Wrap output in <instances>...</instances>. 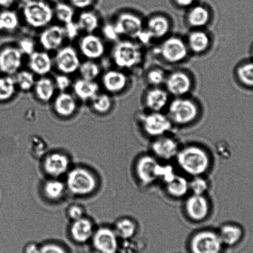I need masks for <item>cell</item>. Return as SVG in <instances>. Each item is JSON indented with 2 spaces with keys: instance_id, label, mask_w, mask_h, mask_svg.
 <instances>
[{
  "instance_id": "f6af8a7d",
  "label": "cell",
  "mask_w": 253,
  "mask_h": 253,
  "mask_svg": "<svg viewBox=\"0 0 253 253\" xmlns=\"http://www.w3.org/2000/svg\"><path fill=\"white\" fill-rule=\"evenodd\" d=\"M19 48L23 54L30 55L35 51V44L31 39H24L19 42Z\"/></svg>"
},
{
  "instance_id": "8d00e7d4",
  "label": "cell",
  "mask_w": 253,
  "mask_h": 253,
  "mask_svg": "<svg viewBox=\"0 0 253 253\" xmlns=\"http://www.w3.org/2000/svg\"><path fill=\"white\" fill-rule=\"evenodd\" d=\"M19 19L13 11L5 10L0 13V32H11L18 28Z\"/></svg>"
},
{
  "instance_id": "e575fe53",
  "label": "cell",
  "mask_w": 253,
  "mask_h": 253,
  "mask_svg": "<svg viewBox=\"0 0 253 253\" xmlns=\"http://www.w3.org/2000/svg\"><path fill=\"white\" fill-rule=\"evenodd\" d=\"M78 25L81 31L92 34L99 28L100 20L97 14L92 11H83L79 16Z\"/></svg>"
},
{
  "instance_id": "b9f144b4",
  "label": "cell",
  "mask_w": 253,
  "mask_h": 253,
  "mask_svg": "<svg viewBox=\"0 0 253 253\" xmlns=\"http://www.w3.org/2000/svg\"><path fill=\"white\" fill-rule=\"evenodd\" d=\"M79 71L84 80L94 81L100 75L99 65L92 61H87L81 64Z\"/></svg>"
},
{
  "instance_id": "4fadbf2b",
  "label": "cell",
  "mask_w": 253,
  "mask_h": 253,
  "mask_svg": "<svg viewBox=\"0 0 253 253\" xmlns=\"http://www.w3.org/2000/svg\"><path fill=\"white\" fill-rule=\"evenodd\" d=\"M171 97L164 87H148L142 97L144 110L164 112L168 107Z\"/></svg>"
},
{
  "instance_id": "11a10c76",
  "label": "cell",
  "mask_w": 253,
  "mask_h": 253,
  "mask_svg": "<svg viewBox=\"0 0 253 253\" xmlns=\"http://www.w3.org/2000/svg\"><path fill=\"white\" fill-rule=\"evenodd\" d=\"M22 1H23L25 2V3H26V2L28 1L29 0H22Z\"/></svg>"
},
{
  "instance_id": "4dcf8cb0",
  "label": "cell",
  "mask_w": 253,
  "mask_h": 253,
  "mask_svg": "<svg viewBox=\"0 0 253 253\" xmlns=\"http://www.w3.org/2000/svg\"><path fill=\"white\" fill-rule=\"evenodd\" d=\"M34 89L39 100L43 102H48L55 95L56 86L51 79L43 77L36 81Z\"/></svg>"
},
{
  "instance_id": "8992f818",
  "label": "cell",
  "mask_w": 253,
  "mask_h": 253,
  "mask_svg": "<svg viewBox=\"0 0 253 253\" xmlns=\"http://www.w3.org/2000/svg\"><path fill=\"white\" fill-rule=\"evenodd\" d=\"M195 85V79L190 71L175 68L168 71L164 87L171 97H178L191 95Z\"/></svg>"
},
{
  "instance_id": "9f6ffc18",
  "label": "cell",
  "mask_w": 253,
  "mask_h": 253,
  "mask_svg": "<svg viewBox=\"0 0 253 253\" xmlns=\"http://www.w3.org/2000/svg\"><path fill=\"white\" fill-rule=\"evenodd\" d=\"M252 54H253V50H252Z\"/></svg>"
},
{
  "instance_id": "bcb514c9",
  "label": "cell",
  "mask_w": 253,
  "mask_h": 253,
  "mask_svg": "<svg viewBox=\"0 0 253 253\" xmlns=\"http://www.w3.org/2000/svg\"><path fill=\"white\" fill-rule=\"evenodd\" d=\"M103 33L105 38L110 41H117L120 38L116 29H115L114 23L106 24L103 29Z\"/></svg>"
},
{
  "instance_id": "d6a6232c",
  "label": "cell",
  "mask_w": 253,
  "mask_h": 253,
  "mask_svg": "<svg viewBox=\"0 0 253 253\" xmlns=\"http://www.w3.org/2000/svg\"><path fill=\"white\" fill-rule=\"evenodd\" d=\"M137 224L133 219L129 217L120 218L115 223L114 231L118 237L124 240L131 239L136 235L138 229Z\"/></svg>"
},
{
  "instance_id": "816d5d0a",
  "label": "cell",
  "mask_w": 253,
  "mask_h": 253,
  "mask_svg": "<svg viewBox=\"0 0 253 253\" xmlns=\"http://www.w3.org/2000/svg\"><path fill=\"white\" fill-rule=\"evenodd\" d=\"M172 1L174 5L177 8L186 10L197 3V0H172Z\"/></svg>"
},
{
  "instance_id": "cb8c5ba5",
  "label": "cell",
  "mask_w": 253,
  "mask_h": 253,
  "mask_svg": "<svg viewBox=\"0 0 253 253\" xmlns=\"http://www.w3.org/2000/svg\"><path fill=\"white\" fill-rule=\"evenodd\" d=\"M218 234L223 246L234 247L241 242L244 231L240 225L234 223H225L218 228Z\"/></svg>"
},
{
  "instance_id": "f5cc1de1",
  "label": "cell",
  "mask_w": 253,
  "mask_h": 253,
  "mask_svg": "<svg viewBox=\"0 0 253 253\" xmlns=\"http://www.w3.org/2000/svg\"><path fill=\"white\" fill-rule=\"evenodd\" d=\"M16 0H0V7L8 8L13 5Z\"/></svg>"
},
{
  "instance_id": "60d3db41",
  "label": "cell",
  "mask_w": 253,
  "mask_h": 253,
  "mask_svg": "<svg viewBox=\"0 0 253 253\" xmlns=\"http://www.w3.org/2000/svg\"><path fill=\"white\" fill-rule=\"evenodd\" d=\"M91 100L93 109L99 114H106L112 107V100L107 94H97Z\"/></svg>"
},
{
  "instance_id": "9c48e42d",
  "label": "cell",
  "mask_w": 253,
  "mask_h": 253,
  "mask_svg": "<svg viewBox=\"0 0 253 253\" xmlns=\"http://www.w3.org/2000/svg\"><path fill=\"white\" fill-rule=\"evenodd\" d=\"M223 247L217 232L212 230L198 231L190 242L191 253H220Z\"/></svg>"
},
{
  "instance_id": "ab89813d",
  "label": "cell",
  "mask_w": 253,
  "mask_h": 253,
  "mask_svg": "<svg viewBox=\"0 0 253 253\" xmlns=\"http://www.w3.org/2000/svg\"><path fill=\"white\" fill-rule=\"evenodd\" d=\"M14 80L16 86L24 92H28L33 89L36 82L33 73L28 71H21L17 73Z\"/></svg>"
},
{
  "instance_id": "ee69618b",
  "label": "cell",
  "mask_w": 253,
  "mask_h": 253,
  "mask_svg": "<svg viewBox=\"0 0 253 253\" xmlns=\"http://www.w3.org/2000/svg\"><path fill=\"white\" fill-rule=\"evenodd\" d=\"M56 88H58L61 92H65L70 87L71 82L70 79L66 75H59L56 76L55 80Z\"/></svg>"
},
{
  "instance_id": "7402d4cb",
  "label": "cell",
  "mask_w": 253,
  "mask_h": 253,
  "mask_svg": "<svg viewBox=\"0 0 253 253\" xmlns=\"http://www.w3.org/2000/svg\"><path fill=\"white\" fill-rule=\"evenodd\" d=\"M81 52L89 60H96L105 53V47L102 39L92 34H87L80 42Z\"/></svg>"
},
{
  "instance_id": "7a4b0ae2",
  "label": "cell",
  "mask_w": 253,
  "mask_h": 253,
  "mask_svg": "<svg viewBox=\"0 0 253 253\" xmlns=\"http://www.w3.org/2000/svg\"><path fill=\"white\" fill-rule=\"evenodd\" d=\"M201 107L198 100L188 96L173 97L166 110V114L174 125L188 126L197 121Z\"/></svg>"
},
{
  "instance_id": "5bb4252c",
  "label": "cell",
  "mask_w": 253,
  "mask_h": 253,
  "mask_svg": "<svg viewBox=\"0 0 253 253\" xmlns=\"http://www.w3.org/2000/svg\"><path fill=\"white\" fill-rule=\"evenodd\" d=\"M213 12L206 4L196 3L186 9L185 22L186 26L191 29L207 28L213 20Z\"/></svg>"
},
{
  "instance_id": "4316f807",
  "label": "cell",
  "mask_w": 253,
  "mask_h": 253,
  "mask_svg": "<svg viewBox=\"0 0 253 253\" xmlns=\"http://www.w3.org/2000/svg\"><path fill=\"white\" fill-rule=\"evenodd\" d=\"M53 109L58 115L63 117L71 116L77 109V103L72 95L61 92L54 100Z\"/></svg>"
},
{
  "instance_id": "5b68a950",
  "label": "cell",
  "mask_w": 253,
  "mask_h": 253,
  "mask_svg": "<svg viewBox=\"0 0 253 253\" xmlns=\"http://www.w3.org/2000/svg\"><path fill=\"white\" fill-rule=\"evenodd\" d=\"M137 121L144 134L154 139L169 134L173 126L164 112L144 110L137 115Z\"/></svg>"
},
{
  "instance_id": "8fae6325",
  "label": "cell",
  "mask_w": 253,
  "mask_h": 253,
  "mask_svg": "<svg viewBox=\"0 0 253 253\" xmlns=\"http://www.w3.org/2000/svg\"><path fill=\"white\" fill-rule=\"evenodd\" d=\"M66 181L69 190L77 195H89L96 186V180L94 175L86 169L83 168H76L71 170Z\"/></svg>"
},
{
  "instance_id": "f1b7e54d",
  "label": "cell",
  "mask_w": 253,
  "mask_h": 253,
  "mask_svg": "<svg viewBox=\"0 0 253 253\" xmlns=\"http://www.w3.org/2000/svg\"><path fill=\"white\" fill-rule=\"evenodd\" d=\"M71 233L76 242H87L93 233L92 223L89 220L84 217L76 220L71 226Z\"/></svg>"
},
{
  "instance_id": "c3c4849f",
  "label": "cell",
  "mask_w": 253,
  "mask_h": 253,
  "mask_svg": "<svg viewBox=\"0 0 253 253\" xmlns=\"http://www.w3.org/2000/svg\"><path fill=\"white\" fill-rule=\"evenodd\" d=\"M94 2V0H69V3L74 8L82 9L89 8Z\"/></svg>"
},
{
  "instance_id": "ffe728a7",
  "label": "cell",
  "mask_w": 253,
  "mask_h": 253,
  "mask_svg": "<svg viewBox=\"0 0 253 253\" xmlns=\"http://www.w3.org/2000/svg\"><path fill=\"white\" fill-rule=\"evenodd\" d=\"M103 85L107 91L112 94H119L129 87L130 78L122 70L107 71L102 78Z\"/></svg>"
},
{
  "instance_id": "6da1fadb",
  "label": "cell",
  "mask_w": 253,
  "mask_h": 253,
  "mask_svg": "<svg viewBox=\"0 0 253 253\" xmlns=\"http://www.w3.org/2000/svg\"><path fill=\"white\" fill-rule=\"evenodd\" d=\"M175 159L180 170L192 177L205 175L211 166L210 154L203 147L196 144L180 148Z\"/></svg>"
},
{
  "instance_id": "d6986e66",
  "label": "cell",
  "mask_w": 253,
  "mask_h": 253,
  "mask_svg": "<svg viewBox=\"0 0 253 253\" xmlns=\"http://www.w3.org/2000/svg\"><path fill=\"white\" fill-rule=\"evenodd\" d=\"M23 63V53L19 48L7 46L0 51V71L7 75L18 72Z\"/></svg>"
},
{
  "instance_id": "277c9868",
  "label": "cell",
  "mask_w": 253,
  "mask_h": 253,
  "mask_svg": "<svg viewBox=\"0 0 253 253\" xmlns=\"http://www.w3.org/2000/svg\"><path fill=\"white\" fill-rule=\"evenodd\" d=\"M144 46L132 39L118 42L112 51L115 65L122 70L138 68L144 61Z\"/></svg>"
},
{
  "instance_id": "e0dca14e",
  "label": "cell",
  "mask_w": 253,
  "mask_h": 253,
  "mask_svg": "<svg viewBox=\"0 0 253 253\" xmlns=\"http://www.w3.org/2000/svg\"><path fill=\"white\" fill-rule=\"evenodd\" d=\"M151 149L157 159L168 161L175 158L180 147L177 140L167 134L154 138Z\"/></svg>"
},
{
  "instance_id": "d4e9b609",
  "label": "cell",
  "mask_w": 253,
  "mask_h": 253,
  "mask_svg": "<svg viewBox=\"0 0 253 253\" xmlns=\"http://www.w3.org/2000/svg\"><path fill=\"white\" fill-rule=\"evenodd\" d=\"M53 63L50 55L45 51H34L29 56V66L32 72L39 76L50 73Z\"/></svg>"
},
{
  "instance_id": "f907efd6",
  "label": "cell",
  "mask_w": 253,
  "mask_h": 253,
  "mask_svg": "<svg viewBox=\"0 0 253 253\" xmlns=\"http://www.w3.org/2000/svg\"><path fill=\"white\" fill-rule=\"evenodd\" d=\"M84 211L82 208L78 206H71L68 210V215L73 220H78L83 217Z\"/></svg>"
},
{
  "instance_id": "f546056e",
  "label": "cell",
  "mask_w": 253,
  "mask_h": 253,
  "mask_svg": "<svg viewBox=\"0 0 253 253\" xmlns=\"http://www.w3.org/2000/svg\"><path fill=\"white\" fill-rule=\"evenodd\" d=\"M73 89L76 96L81 100L85 101L92 100L98 94L99 87L94 81L81 79L74 84Z\"/></svg>"
},
{
  "instance_id": "603a6c76",
  "label": "cell",
  "mask_w": 253,
  "mask_h": 253,
  "mask_svg": "<svg viewBox=\"0 0 253 253\" xmlns=\"http://www.w3.org/2000/svg\"><path fill=\"white\" fill-rule=\"evenodd\" d=\"M65 38V29L59 26H51L41 33L39 41L45 50L53 51L61 47Z\"/></svg>"
},
{
  "instance_id": "f35d334b",
  "label": "cell",
  "mask_w": 253,
  "mask_h": 253,
  "mask_svg": "<svg viewBox=\"0 0 253 253\" xmlns=\"http://www.w3.org/2000/svg\"><path fill=\"white\" fill-rule=\"evenodd\" d=\"M65 185L61 181L56 180L48 181L43 186V192L51 200H57L62 197L65 192Z\"/></svg>"
},
{
  "instance_id": "484cf974",
  "label": "cell",
  "mask_w": 253,
  "mask_h": 253,
  "mask_svg": "<svg viewBox=\"0 0 253 253\" xmlns=\"http://www.w3.org/2000/svg\"><path fill=\"white\" fill-rule=\"evenodd\" d=\"M69 164L68 158L65 155L53 153L46 157L44 161V169L48 175L59 176L67 171Z\"/></svg>"
},
{
  "instance_id": "83f0119b",
  "label": "cell",
  "mask_w": 253,
  "mask_h": 253,
  "mask_svg": "<svg viewBox=\"0 0 253 253\" xmlns=\"http://www.w3.org/2000/svg\"><path fill=\"white\" fill-rule=\"evenodd\" d=\"M167 193L175 199L186 197L190 192V181L183 176L176 175L165 183Z\"/></svg>"
},
{
  "instance_id": "ac0fdd59",
  "label": "cell",
  "mask_w": 253,
  "mask_h": 253,
  "mask_svg": "<svg viewBox=\"0 0 253 253\" xmlns=\"http://www.w3.org/2000/svg\"><path fill=\"white\" fill-rule=\"evenodd\" d=\"M55 62L58 70L66 75L76 72L81 65L77 51L71 46L60 48L55 56Z\"/></svg>"
},
{
  "instance_id": "9a60e30c",
  "label": "cell",
  "mask_w": 253,
  "mask_h": 253,
  "mask_svg": "<svg viewBox=\"0 0 253 253\" xmlns=\"http://www.w3.org/2000/svg\"><path fill=\"white\" fill-rule=\"evenodd\" d=\"M185 211L186 215L194 222H202L209 217L211 204L205 195L192 194L185 201Z\"/></svg>"
},
{
  "instance_id": "30bf717a",
  "label": "cell",
  "mask_w": 253,
  "mask_h": 253,
  "mask_svg": "<svg viewBox=\"0 0 253 253\" xmlns=\"http://www.w3.org/2000/svg\"><path fill=\"white\" fill-rule=\"evenodd\" d=\"M145 19L139 14L132 11H125L117 16L114 23L119 36L136 40L144 28Z\"/></svg>"
},
{
  "instance_id": "7dc6e473",
  "label": "cell",
  "mask_w": 253,
  "mask_h": 253,
  "mask_svg": "<svg viewBox=\"0 0 253 253\" xmlns=\"http://www.w3.org/2000/svg\"><path fill=\"white\" fill-rule=\"evenodd\" d=\"M65 31L66 37H67L70 40H73L78 36L80 33V29L79 28L78 24L74 23L73 21L71 23L65 24Z\"/></svg>"
},
{
  "instance_id": "ba28073f",
  "label": "cell",
  "mask_w": 253,
  "mask_h": 253,
  "mask_svg": "<svg viewBox=\"0 0 253 253\" xmlns=\"http://www.w3.org/2000/svg\"><path fill=\"white\" fill-rule=\"evenodd\" d=\"M163 164L153 155H144L137 160L135 173L139 183L147 186L161 180Z\"/></svg>"
},
{
  "instance_id": "52a82bcc",
  "label": "cell",
  "mask_w": 253,
  "mask_h": 253,
  "mask_svg": "<svg viewBox=\"0 0 253 253\" xmlns=\"http://www.w3.org/2000/svg\"><path fill=\"white\" fill-rule=\"evenodd\" d=\"M24 19L33 28L48 25L54 18L53 8L46 0H29L23 8Z\"/></svg>"
},
{
  "instance_id": "7bdbcfd3",
  "label": "cell",
  "mask_w": 253,
  "mask_h": 253,
  "mask_svg": "<svg viewBox=\"0 0 253 253\" xmlns=\"http://www.w3.org/2000/svg\"><path fill=\"white\" fill-rule=\"evenodd\" d=\"M208 189V181L204 176H195L190 181V190L192 194L205 195Z\"/></svg>"
},
{
  "instance_id": "7c38bea8",
  "label": "cell",
  "mask_w": 253,
  "mask_h": 253,
  "mask_svg": "<svg viewBox=\"0 0 253 253\" xmlns=\"http://www.w3.org/2000/svg\"><path fill=\"white\" fill-rule=\"evenodd\" d=\"M172 27V21L164 13L151 14L144 21V29L156 42L170 35Z\"/></svg>"
},
{
  "instance_id": "1f68e13d",
  "label": "cell",
  "mask_w": 253,
  "mask_h": 253,
  "mask_svg": "<svg viewBox=\"0 0 253 253\" xmlns=\"http://www.w3.org/2000/svg\"><path fill=\"white\" fill-rule=\"evenodd\" d=\"M235 78L240 84L253 88V61H245L237 65Z\"/></svg>"
},
{
  "instance_id": "2e32d148",
  "label": "cell",
  "mask_w": 253,
  "mask_h": 253,
  "mask_svg": "<svg viewBox=\"0 0 253 253\" xmlns=\"http://www.w3.org/2000/svg\"><path fill=\"white\" fill-rule=\"evenodd\" d=\"M185 38L191 55H205L212 47V36L206 29H191Z\"/></svg>"
},
{
  "instance_id": "d590c367",
  "label": "cell",
  "mask_w": 253,
  "mask_h": 253,
  "mask_svg": "<svg viewBox=\"0 0 253 253\" xmlns=\"http://www.w3.org/2000/svg\"><path fill=\"white\" fill-rule=\"evenodd\" d=\"M53 10L54 15L61 23L66 24L73 21L75 11L74 7L70 3L58 2L53 8Z\"/></svg>"
},
{
  "instance_id": "db71d44e",
  "label": "cell",
  "mask_w": 253,
  "mask_h": 253,
  "mask_svg": "<svg viewBox=\"0 0 253 253\" xmlns=\"http://www.w3.org/2000/svg\"><path fill=\"white\" fill-rule=\"evenodd\" d=\"M40 249L36 245L30 244L26 247V253H39Z\"/></svg>"
},
{
  "instance_id": "74e56055",
  "label": "cell",
  "mask_w": 253,
  "mask_h": 253,
  "mask_svg": "<svg viewBox=\"0 0 253 253\" xmlns=\"http://www.w3.org/2000/svg\"><path fill=\"white\" fill-rule=\"evenodd\" d=\"M15 80L10 76L0 78V101H6L11 99L15 94Z\"/></svg>"
},
{
  "instance_id": "681fc988",
  "label": "cell",
  "mask_w": 253,
  "mask_h": 253,
  "mask_svg": "<svg viewBox=\"0 0 253 253\" xmlns=\"http://www.w3.org/2000/svg\"><path fill=\"white\" fill-rule=\"evenodd\" d=\"M39 253H66L62 248L57 245L47 244L44 245L40 249Z\"/></svg>"
},
{
  "instance_id": "836d02e7",
  "label": "cell",
  "mask_w": 253,
  "mask_h": 253,
  "mask_svg": "<svg viewBox=\"0 0 253 253\" xmlns=\"http://www.w3.org/2000/svg\"><path fill=\"white\" fill-rule=\"evenodd\" d=\"M168 71L161 66L149 68L145 71L144 80L147 87H164Z\"/></svg>"
},
{
  "instance_id": "3957f363",
  "label": "cell",
  "mask_w": 253,
  "mask_h": 253,
  "mask_svg": "<svg viewBox=\"0 0 253 253\" xmlns=\"http://www.w3.org/2000/svg\"><path fill=\"white\" fill-rule=\"evenodd\" d=\"M157 43L154 48V55L166 65H180L191 55L185 38L180 36L171 34Z\"/></svg>"
},
{
  "instance_id": "44dd1931",
  "label": "cell",
  "mask_w": 253,
  "mask_h": 253,
  "mask_svg": "<svg viewBox=\"0 0 253 253\" xmlns=\"http://www.w3.org/2000/svg\"><path fill=\"white\" fill-rule=\"evenodd\" d=\"M118 236L114 230L108 228H102L95 232L94 245L101 253H116L119 248Z\"/></svg>"
}]
</instances>
